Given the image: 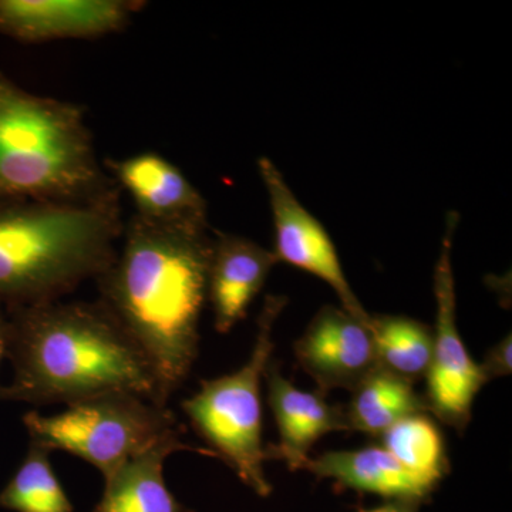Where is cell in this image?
<instances>
[{
    "label": "cell",
    "mask_w": 512,
    "mask_h": 512,
    "mask_svg": "<svg viewBox=\"0 0 512 512\" xmlns=\"http://www.w3.org/2000/svg\"><path fill=\"white\" fill-rule=\"evenodd\" d=\"M211 248L210 224H157L133 214L116 258L94 281L99 301L146 357L164 404L198 357Z\"/></svg>",
    "instance_id": "obj_1"
},
{
    "label": "cell",
    "mask_w": 512,
    "mask_h": 512,
    "mask_svg": "<svg viewBox=\"0 0 512 512\" xmlns=\"http://www.w3.org/2000/svg\"><path fill=\"white\" fill-rule=\"evenodd\" d=\"M6 312L13 379L3 400L69 406L103 393L128 392L168 406L146 357L99 299Z\"/></svg>",
    "instance_id": "obj_2"
},
{
    "label": "cell",
    "mask_w": 512,
    "mask_h": 512,
    "mask_svg": "<svg viewBox=\"0 0 512 512\" xmlns=\"http://www.w3.org/2000/svg\"><path fill=\"white\" fill-rule=\"evenodd\" d=\"M124 224L121 194L99 202L0 198V303L63 301L96 281L116 258Z\"/></svg>",
    "instance_id": "obj_3"
},
{
    "label": "cell",
    "mask_w": 512,
    "mask_h": 512,
    "mask_svg": "<svg viewBox=\"0 0 512 512\" xmlns=\"http://www.w3.org/2000/svg\"><path fill=\"white\" fill-rule=\"evenodd\" d=\"M117 194L86 109L29 92L0 72V198L99 202Z\"/></svg>",
    "instance_id": "obj_4"
},
{
    "label": "cell",
    "mask_w": 512,
    "mask_h": 512,
    "mask_svg": "<svg viewBox=\"0 0 512 512\" xmlns=\"http://www.w3.org/2000/svg\"><path fill=\"white\" fill-rule=\"evenodd\" d=\"M286 305L284 295L265 296L248 362L228 375L202 380L200 390L181 403L191 426L215 457L264 498L271 495L272 485L265 474L269 454L262 441L261 384L272 362L274 326Z\"/></svg>",
    "instance_id": "obj_5"
},
{
    "label": "cell",
    "mask_w": 512,
    "mask_h": 512,
    "mask_svg": "<svg viewBox=\"0 0 512 512\" xmlns=\"http://www.w3.org/2000/svg\"><path fill=\"white\" fill-rule=\"evenodd\" d=\"M23 423L30 443L82 458L104 478L160 441L184 434L168 406L128 392L89 397L52 416L32 410Z\"/></svg>",
    "instance_id": "obj_6"
},
{
    "label": "cell",
    "mask_w": 512,
    "mask_h": 512,
    "mask_svg": "<svg viewBox=\"0 0 512 512\" xmlns=\"http://www.w3.org/2000/svg\"><path fill=\"white\" fill-rule=\"evenodd\" d=\"M460 215L447 212L441 251L434 269L436 330L433 356L426 373L429 412L458 431L466 430L471 410L485 379L480 366L468 355L457 329L456 279L453 271V241Z\"/></svg>",
    "instance_id": "obj_7"
},
{
    "label": "cell",
    "mask_w": 512,
    "mask_h": 512,
    "mask_svg": "<svg viewBox=\"0 0 512 512\" xmlns=\"http://www.w3.org/2000/svg\"><path fill=\"white\" fill-rule=\"evenodd\" d=\"M256 165L271 205L274 221L272 252L278 264L285 262L326 282L338 296L340 308L370 328L372 315L363 308L350 286L329 232L298 200L271 158L261 157Z\"/></svg>",
    "instance_id": "obj_8"
},
{
    "label": "cell",
    "mask_w": 512,
    "mask_h": 512,
    "mask_svg": "<svg viewBox=\"0 0 512 512\" xmlns=\"http://www.w3.org/2000/svg\"><path fill=\"white\" fill-rule=\"evenodd\" d=\"M146 5L134 0H0V33L28 45L97 39L127 29Z\"/></svg>",
    "instance_id": "obj_9"
},
{
    "label": "cell",
    "mask_w": 512,
    "mask_h": 512,
    "mask_svg": "<svg viewBox=\"0 0 512 512\" xmlns=\"http://www.w3.org/2000/svg\"><path fill=\"white\" fill-rule=\"evenodd\" d=\"M299 366L318 384L322 394L353 392L377 366L369 326L340 306H322L295 343Z\"/></svg>",
    "instance_id": "obj_10"
},
{
    "label": "cell",
    "mask_w": 512,
    "mask_h": 512,
    "mask_svg": "<svg viewBox=\"0 0 512 512\" xmlns=\"http://www.w3.org/2000/svg\"><path fill=\"white\" fill-rule=\"evenodd\" d=\"M107 173L133 200L134 214L167 225H208L204 195L174 163L154 151L104 160Z\"/></svg>",
    "instance_id": "obj_11"
},
{
    "label": "cell",
    "mask_w": 512,
    "mask_h": 512,
    "mask_svg": "<svg viewBox=\"0 0 512 512\" xmlns=\"http://www.w3.org/2000/svg\"><path fill=\"white\" fill-rule=\"evenodd\" d=\"M276 264L278 261L272 249L241 235L214 231L207 301L211 303L218 333L231 332L247 318L249 306L264 289Z\"/></svg>",
    "instance_id": "obj_12"
},
{
    "label": "cell",
    "mask_w": 512,
    "mask_h": 512,
    "mask_svg": "<svg viewBox=\"0 0 512 512\" xmlns=\"http://www.w3.org/2000/svg\"><path fill=\"white\" fill-rule=\"evenodd\" d=\"M264 380L279 434V444L266 447L269 460H282L292 471L302 470L319 439L333 431L350 430L343 407L326 402L322 393L296 389L275 362L269 363Z\"/></svg>",
    "instance_id": "obj_13"
},
{
    "label": "cell",
    "mask_w": 512,
    "mask_h": 512,
    "mask_svg": "<svg viewBox=\"0 0 512 512\" xmlns=\"http://www.w3.org/2000/svg\"><path fill=\"white\" fill-rule=\"evenodd\" d=\"M178 451L215 457L207 448L184 443L183 434L168 437L104 478L103 497L94 512H188L164 480L165 460Z\"/></svg>",
    "instance_id": "obj_14"
},
{
    "label": "cell",
    "mask_w": 512,
    "mask_h": 512,
    "mask_svg": "<svg viewBox=\"0 0 512 512\" xmlns=\"http://www.w3.org/2000/svg\"><path fill=\"white\" fill-rule=\"evenodd\" d=\"M302 470L320 480H333L350 490L382 495L387 501L424 503L436 490L400 466L382 446L328 451L318 457H309Z\"/></svg>",
    "instance_id": "obj_15"
},
{
    "label": "cell",
    "mask_w": 512,
    "mask_h": 512,
    "mask_svg": "<svg viewBox=\"0 0 512 512\" xmlns=\"http://www.w3.org/2000/svg\"><path fill=\"white\" fill-rule=\"evenodd\" d=\"M345 410L350 430L373 437L382 436L404 417L430 413L414 383L380 366L357 384Z\"/></svg>",
    "instance_id": "obj_16"
},
{
    "label": "cell",
    "mask_w": 512,
    "mask_h": 512,
    "mask_svg": "<svg viewBox=\"0 0 512 512\" xmlns=\"http://www.w3.org/2000/svg\"><path fill=\"white\" fill-rule=\"evenodd\" d=\"M370 332L377 365L412 383L426 377L434 345L429 325L407 316L372 315Z\"/></svg>",
    "instance_id": "obj_17"
},
{
    "label": "cell",
    "mask_w": 512,
    "mask_h": 512,
    "mask_svg": "<svg viewBox=\"0 0 512 512\" xmlns=\"http://www.w3.org/2000/svg\"><path fill=\"white\" fill-rule=\"evenodd\" d=\"M382 446L403 468L436 488L450 471L443 434L427 413L412 414L384 431Z\"/></svg>",
    "instance_id": "obj_18"
},
{
    "label": "cell",
    "mask_w": 512,
    "mask_h": 512,
    "mask_svg": "<svg viewBox=\"0 0 512 512\" xmlns=\"http://www.w3.org/2000/svg\"><path fill=\"white\" fill-rule=\"evenodd\" d=\"M0 507L13 512H73L57 478L50 451L29 443L28 454L0 493Z\"/></svg>",
    "instance_id": "obj_19"
},
{
    "label": "cell",
    "mask_w": 512,
    "mask_h": 512,
    "mask_svg": "<svg viewBox=\"0 0 512 512\" xmlns=\"http://www.w3.org/2000/svg\"><path fill=\"white\" fill-rule=\"evenodd\" d=\"M511 335L505 336L498 345H495L485 356L481 363L480 370L483 373L485 382L510 375L511 373Z\"/></svg>",
    "instance_id": "obj_20"
},
{
    "label": "cell",
    "mask_w": 512,
    "mask_h": 512,
    "mask_svg": "<svg viewBox=\"0 0 512 512\" xmlns=\"http://www.w3.org/2000/svg\"><path fill=\"white\" fill-rule=\"evenodd\" d=\"M9 348V319L5 306L0 303V365L2 360L8 357ZM5 397V386L0 383V400Z\"/></svg>",
    "instance_id": "obj_21"
},
{
    "label": "cell",
    "mask_w": 512,
    "mask_h": 512,
    "mask_svg": "<svg viewBox=\"0 0 512 512\" xmlns=\"http://www.w3.org/2000/svg\"><path fill=\"white\" fill-rule=\"evenodd\" d=\"M421 504L423 503H419V501L393 500L387 501L386 504L373 508V510H360L359 512H417Z\"/></svg>",
    "instance_id": "obj_22"
}]
</instances>
